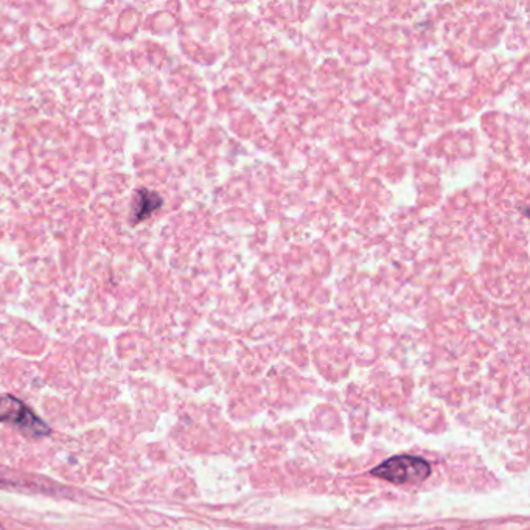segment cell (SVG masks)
<instances>
[{"label":"cell","mask_w":530,"mask_h":530,"mask_svg":"<svg viewBox=\"0 0 530 530\" xmlns=\"http://www.w3.org/2000/svg\"><path fill=\"white\" fill-rule=\"evenodd\" d=\"M0 530H5L4 527L0 526Z\"/></svg>","instance_id":"cell-4"},{"label":"cell","mask_w":530,"mask_h":530,"mask_svg":"<svg viewBox=\"0 0 530 530\" xmlns=\"http://www.w3.org/2000/svg\"><path fill=\"white\" fill-rule=\"evenodd\" d=\"M0 423H11L19 431L32 437L49 436L50 428L33 414L32 409L11 395L0 397Z\"/></svg>","instance_id":"cell-2"},{"label":"cell","mask_w":530,"mask_h":530,"mask_svg":"<svg viewBox=\"0 0 530 530\" xmlns=\"http://www.w3.org/2000/svg\"><path fill=\"white\" fill-rule=\"evenodd\" d=\"M164 199L153 190L139 189L134 195L133 209H131V223L139 224L147 220L154 212L161 209Z\"/></svg>","instance_id":"cell-3"},{"label":"cell","mask_w":530,"mask_h":530,"mask_svg":"<svg viewBox=\"0 0 530 530\" xmlns=\"http://www.w3.org/2000/svg\"><path fill=\"white\" fill-rule=\"evenodd\" d=\"M372 475L392 484H417L431 475L428 462L415 456H395L378 465L372 470Z\"/></svg>","instance_id":"cell-1"}]
</instances>
